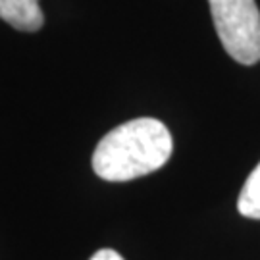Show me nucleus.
Listing matches in <instances>:
<instances>
[{
  "label": "nucleus",
  "instance_id": "f257e3e1",
  "mask_svg": "<svg viewBox=\"0 0 260 260\" xmlns=\"http://www.w3.org/2000/svg\"><path fill=\"white\" fill-rule=\"evenodd\" d=\"M174 150L172 133L156 118H137L108 131L93 152L94 174L106 181H129L152 174Z\"/></svg>",
  "mask_w": 260,
  "mask_h": 260
},
{
  "label": "nucleus",
  "instance_id": "f03ea898",
  "mask_svg": "<svg viewBox=\"0 0 260 260\" xmlns=\"http://www.w3.org/2000/svg\"><path fill=\"white\" fill-rule=\"evenodd\" d=\"M216 33L235 62H260V10L254 0H208Z\"/></svg>",
  "mask_w": 260,
  "mask_h": 260
},
{
  "label": "nucleus",
  "instance_id": "7ed1b4c3",
  "mask_svg": "<svg viewBox=\"0 0 260 260\" xmlns=\"http://www.w3.org/2000/svg\"><path fill=\"white\" fill-rule=\"evenodd\" d=\"M0 18L18 31H39L45 16L39 0H0Z\"/></svg>",
  "mask_w": 260,
  "mask_h": 260
},
{
  "label": "nucleus",
  "instance_id": "20e7f679",
  "mask_svg": "<svg viewBox=\"0 0 260 260\" xmlns=\"http://www.w3.org/2000/svg\"><path fill=\"white\" fill-rule=\"evenodd\" d=\"M237 210L245 218L260 220V162L252 170L237 199Z\"/></svg>",
  "mask_w": 260,
  "mask_h": 260
},
{
  "label": "nucleus",
  "instance_id": "39448f33",
  "mask_svg": "<svg viewBox=\"0 0 260 260\" xmlns=\"http://www.w3.org/2000/svg\"><path fill=\"white\" fill-rule=\"evenodd\" d=\"M91 260H125L121 256L120 252H116L114 249H101V251H96L91 256Z\"/></svg>",
  "mask_w": 260,
  "mask_h": 260
}]
</instances>
